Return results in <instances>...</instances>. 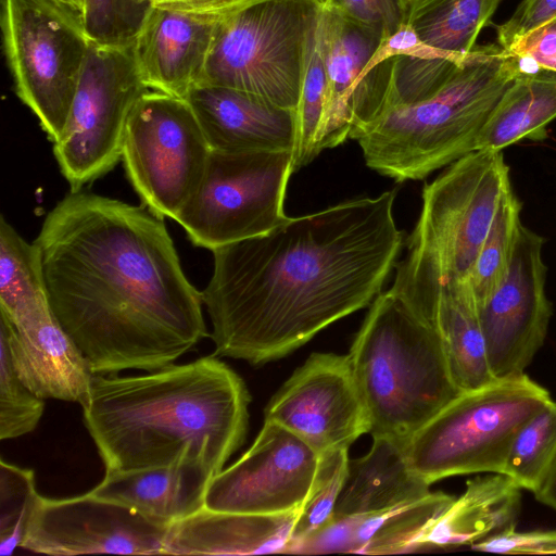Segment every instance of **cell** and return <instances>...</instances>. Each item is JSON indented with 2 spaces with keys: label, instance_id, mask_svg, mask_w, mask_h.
Listing matches in <instances>:
<instances>
[{
  "label": "cell",
  "instance_id": "cell-31",
  "mask_svg": "<svg viewBox=\"0 0 556 556\" xmlns=\"http://www.w3.org/2000/svg\"><path fill=\"white\" fill-rule=\"evenodd\" d=\"M522 203L511 190L502 201L490 231L469 274L478 307L485 303L505 279L520 226Z\"/></svg>",
  "mask_w": 556,
  "mask_h": 556
},
{
  "label": "cell",
  "instance_id": "cell-10",
  "mask_svg": "<svg viewBox=\"0 0 556 556\" xmlns=\"http://www.w3.org/2000/svg\"><path fill=\"white\" fill-rule=\"evenodd\" d=\"M211 151L187 100L148 90L130 113L122 161L142 205L177 220L201 186Z\"/></svg>",
  "mask_w": 556,
  "mask_h": 556
},
{
  "label": "cell",
  "instance_id": "cell-6",
  "mask_svg": "<svg viewBox=\"0 0 556 556\" xmlns=\"http://www.w3.org/2000/svg\"><path fill=\"white\" fill-rule=\"evenodd\" d=\"M513 190L503 150H476L422 189L421 211L395 265L399 281L467 280L504 198Z\"/></svg>",
  "mask_w": 556,
  "mask_h": 556
},
{
  "label": "cell",
  "instance_id": "cell-33",
  "mask_svg": "<svg viewBox=\"0 0 556 556\" xmlns=\"http://www.w3.org/2000/svg\"><path fill=\"white\" fill-rule=\"evenodd\" d=\"M40 496L34 470L0 459L1 556L22 546Z\"/></svg>",
  "mask_w": 556,
  "mask_h": 556
},
{
  "label": "cell",
  "instance_id": "cell-13",
  "mask_svg": "<svg viewBox=\"0 0 556 556\" xmlns=\"http://www.w3.org/2000/svg\"><path fill=\"white\" fill-rule=\"evenodd\" d=\"M395 55V47L381 31L326 4L328 96L320 152L355 139L388 110Z\"/></svg>",
  "mask_w": 556,
  "mask_h": 556
},
{
  "label": "cell",
  "instance_id": "cell-34",
  "mask_svg": "<svg viewBox=\"0 0 556 556\" xmlns=\"http://www.w3.org/2000/svg\"><path fill=\"white\" fill-rule=\"evenodd\" d=\"M348 462V450H338L320 455L314 482L300 509L285 554L291 545L332 521L345 478Z\"/></svg>",
  "mask_w": 556,
  "mask_h": 556
},
{
  "label": "cell",
  "instance_id": "cell-25",
  "mask_svg": "<svg viewBox=\"0 0 556 556\" xmlns=\"http://www.w3.org/2000/svg\"><path fill=\"white\" fill-rule=\"evenodd\" d=\"M369 452L349 459L333 519L376 514L424 498L430 483L409 466L405 442L372 438Z\"/></svg>",
  "mask_w": 556,
  "mask_h": 556
},
{
  "label": "cell",
  "instance_id": "cell-19",
  "mask_svg": "<svg viewBox=\"0 0 556 556\" xmlns=\"http://www.w3.org/2000/svg\"><path fill=\"white\" fill-rule=\"evenodd\" d=\"M224 18L149 5L132 39L135 62L143 85L187 100L201 83Z\"/></svg>",
  "mask_w": 556,
  "mask_h": 556
},
{
  "label": "cell",
  "instance_id": "cell-12",
  "mask_svg": "<svg viewBox=\"0 0 556 556\" xmlns=\"http://www.w3.org/2000/svg\"><path fill=\"white\" fill-rule=\"evenodd\" d=\"M148 90L137 70L132 41L91 42L65 128L53 143L71 191L81 190L122 160L130 113Z\"/></svg>",
  "mask_w": 556,
  "mask_h": 556
},
{
  "label": "cell",
  "instance_id": "cell-18",
  "mask_svg": "<svg viewBox=\"0 0 556 556\" xmlns=\"http://www.w3.org/2000/svg\"><path fill=\"white\" fill-rule=\"evenodd\" d=\"M0 339L18 378L37 396L78 403L83 409L89 405L94 374L50 305L16 323L0 312Z\"/></svg>",
  "mask_w": 556,
  "mask_h": 556
},
{
  "label": "cell",
  "instance_id": "cell-22",
  "mask_svg": "<svg viewBox=\"0 0 556 556\" xmlns=\"http://www.w3.org/2000/svg\"><path fill=\"white\" fill-rule=\"evenodd\" d=\"M219 511L205 506L172 523L165 555H256L285 553L300 514Z\"/></svg>",
  "mask_w": 556,
  "mask_h": 556
},
{
  "label": "cell",
  "instance_id": "cell-8",
  "mask_svg": "<svg viewBox=\"0 0 556 556\" xmlns=\"http://www.w3.org/2000/svg\"><path fill=\"white\" fill-rule=\"evenodd\" d=\"M0 25L15 93L54 143L91 45L83 12L62 0H1Z\"/></svg>",
  "mask_w": 556,
  "mask_h": 556
},
{
  "label": "cell",
  "instance_id": "cell-36",
  "mask_svg": "<svg viewBox=\"0 0 556 556\" xmlns=\"http://www.w3.org/2000/svg\"><path fill=\"white\" fill-rule=\"evenodd\" d=\"M148 7L143 0H85L83 16L91 42H131Z\"/></svg>",
  "mask_w": 556,
  "mask_h": 556
},
{
  "label": "cell",
  "instance_id": "cell-14",
  "mask_svg": "<svg viewBox=\"0 0 556 556\" xmlns=\"http://www.w3.org/2000/svg\"><path fill=\"white\" fill-rule=\"evenodd\" d=\"M543 243L540 235L521 225L505 279L478 307L495 379L523 374L546 339L553 307L545 290Z\"/></svg>",
  "mask_w": 556,
  "mask_h": 556
},
{
  "label": "cell",
  "instance_id": "cell-28",
  "mask_svg": "<svg viewBox=\"0 0 556 556\" xmlns=\"http://www.w3.org/2000/svg\"><path fill=\"white\" fill-rule=\"evenodd\" d=\"M501 0H412L406 25L437 55L463 61Z\"/></svg>",
  "mask_w": 556,
  "mask_h": 556
},
{
  "label": "cell",
  "instance_id": "cell-21",
  "mask_svg": "<svg viewBox=\"0 0 556 556\" xmlns=\"http://www.w3.org/2000/svg\"><path fill=\"white\" fill-rule=\"evenodd\" d=\"M390 288L434 327L451 376L460 392L495 379L488 364L478 305L469 279L445 285L393 281Z\"/></svg>",
  "mask_w": 556,
  "mask_h": 556
},
{
  "label": "cell",
  "instance_id": "cell-11",
  "mask_svg": "<svg viewBox=\"0 0 556 556\" xmlns=\"http://www.w3.org/2000/svg\"><path fill=\"white\" fill-rule=\"evenodd\" d=\"M293 152L212 150L195 195L176 220L193 245L219 247L280 225Z\"/></svg>",
  "mask_w": 556,
  "mask_h": 556
},
{
  "label": "cell",
  "instance_id": "cell-40",
  "mask_svg": "<svg viewBox=\"0 0 556 556\" xmlns=\"http://www.w3.org/2000/svg\"><path fill=\"white\" fill-rule=\"evenodd\" d=\"M507 52L517 58L521 73L556 72V20L531 31Z\"/></svg>",
  "mask_w": 556,
  "mask_h": 556
},
{
  "label": "cell",
  "instance_id": "cell-9",
  "mask_svg": "<svg viewBox=\"0 0 556 556\" xmlns=\"http://www.w3.org/2000/svg\"><path fill=\"white\" fill-rule=\"evenodd\" d=\"M324 0H258L224 18L199 86L238 89L296 110L305 45Z\"/></svg>",
  "mask_w": 556,
  "mask_h": 556
},
{
  "label": "cell",
  "instance_id": "cell-3",
  "mask_svg": "<svg viewBox=\"0 0 556 556\" xmlns=\"http://www.w3.org/2000/svg\"><path fill=\"white\" fill-rule=\"evenodd\" d=\"M250 393L217 356L139 376L96 374L84 424L105 473L201 460L216 476L243 444Z\"/></svg>",
  "mask_w": 556,
  "mask_h": 556
},
{
  "label": "cell",
  "instance_id": "cell-1",
  "mask_svg": "<svg viewBox=\"0 0 556 556\" xmlns=\"http://www.w3.org/2000/svg\"><path fill=\"white\" fill-rule=\"evenodd\" d=\"M34 243L50 308L94 375L162 369L210 336L202 293L146 206L71 191Z\"/></svg>",
  "mask_w": 556,
  "mask_h": 556
},
{
  "label": "cell",
  "instance_id": "cell-7",
  "mask_svg": "<svg viewBox=\"0 0 556 556\" xmlns=\"http://www.w3.org/2000/svg\"><path fill=\"white\" fill-rule=\"evenodd\" d=\"M553 399L525 372L460 392L405 443L410 468L427 482L503 473L520 428Z\"/></svg>",
  "mask_w": 556,
  "mask_h": 556
},
{
  "label": "cell",
  "instance_id": "cell-42",
  "mask_svg": "<svg viewBox=\"0 0 556 556\" xmlns=\"http://www.w3.org/2000/svg\"><path fill=\"white\" fill-rule=\"evenodd\" d=\"M533 494L539 502L556 510V455Z\"/></svg>",
  "mask_w": 556,
  "mask_h": 556
},
{
  "label": "cell",
  "instance_id": "cell-24",
  "mask_svg": "<svg viewBox=\"0 0 556 556\" xmlns=\"http://www.w3.org/2000/svg\"><path fill=\"white\" fill-rule=\"evenodd\" d=\"M455 496L431 492L424 498L366 516L332 519L319 530V553L388 555L415 552L420 535L450 507Z\"/></svg>",
  "mask_w": 556,
  "mask_h": 556
},
{
  "label": "cell",
  "instance_id": "cell-15",
  "mask_svg": "<svg viewBox=\"0 0 556 556\" xmlns=\"http://www.w3.org/2000/svg\"><path fill=\"white\" fill-rule=\"evenodd\" d=\"M169 526L90 492L40 496L21 548L53 556L165 555Z\"/></svg>",
  "mask_w": 556,
  "mask_h": 556
},
{
  "label": "cell",
  "instance_id": "cell-4",
  "mask_svg": "<svg viewBox=\"0 0 556 556\" xmlns=\"http://www.w3.org/2000/svg\"><path fill=\"white\" fill-rule=\"evenodd\" d=\"M519 74L517 58L500 46H475L438 92L388 110L356 136L366 165L404 182L476 151L483 125Z\"/></svg>",
  "mask_w": 556,
  "mask_h": 556
},
{
  "label": "cell",
  "instance_id": "cell-5",
  "mask_svg": "<svg viewBox=\"0 0 556 556\" xmlns=\"http://www.w3.org/2000/svg\"><path fill=\"white\" fill-rule=\"evenodd\" d=\"M348 356L372 438L406 443L460 393L437 330L391 288L372 301Z\"/></svg>",
  "mask_w": 556,
  "mask_h": 556
},
{
  "label": "cell",
  "instance_id": "cell-27",
  "mask_svg": "<svg viewBox=\"0 0 556 556\" xmlns=\"http://www.w3.org/2000/svg\"><path fill=\"white\" fill-rule=\"evenodd\" d=\"M556 118V72L519 74L483 125L476 150H503L522 139L542 141Z\"/></svg>",
  "mask_w": 556,
  "mask_h": 556
},
{
  "label": "cell",
  "instance_id": "cell-26",
  "mask_svg": "<svg viewBox=\"0 0 556 556\" xmlns=\"http://www.w3.org/2000/svg\"><path fill=\"white\" fill-rule=\"evenodd\" d=\"M521 490L504 473L467 480L465 492L420 535L415 551L471 546L515 529L521 510Z\"/></svg>",
  "mask_w": 556,
  "mask_h": 556
},
{
  "label": "cell",
  "instance_id": "cell-44",
  "mask_svg": "<svg viewBox=\"0 0 556 556\" xmlns=\"http://www.w3.org/2000/svg\"><path fill=\"white\" fill-rule=\"evenodd\" d=\"M143 1H144L146 3H148V2H147V0H143Z\"/></svg>",
  "mask_w": 556,
  "mask_h": 556
},
{
  "label": "cell",
  "instance_id": "cell-2",
  "mask_svg": "<svg viewBox=\"0 0 556 556\" xmlns=\"http://www.w3.org/2000/svg\"><path fill=\"white\" fill-rule=\"evenodd\" d=\"M395 198L348 200L213 250L201 292L213 355L260 366L371 304L404 242Z\"/></svg>",
  "mask_w": 556,
  "mask_h": 556
},
{
  "label": "cell",
  "instance_id": "cell-41",
  "mask_svg": "<svg viewBox=\"0 0 556 556\" xmlns=\"http://www.w3.org/2000/svg\"><path fill=\"white\" fill-rule=\"evenodd\" d=\"M258 0H147L150 7L175 12L227 17Z\"/></svg>",
  "mask_w": 556,
  "mask_h": 556
},
{
  "label": "cell",
  "instance_id": "cell-30",
  "mask_svg": "<svg viewBox=\"0 0 556 556\" xmlns=\"http://www.w3.org/2000/svg\"><path fill=\"white\" fill-rule=\"evenodd\" d=\"M40 258L3 216L0 219V312L12 323L48 305Z\"/></svg>",
  "mask_w": 556,
  "mask_h": 556
},
{
  "label": "cell",
  "instance_id": "cell-43",
  "mask_svg": "<svg viewBox=\"0 0 556 556\" xmlns=\"http://www.w3.org/2000/svg\"><path fill=\"white\" fill-rule=\"evenodd\" d=\"M68 4H71L72 7L76 8L77 10L79 11H84V8H85V0H62Z\"/></svg>",
  "mask_w": 556,
  "mask_h": 556
},
{
  "label": "cell",
  "instance_id": "cell-17",
  "mask_svg": "<svg viewBox=\"0 0 556 556\" xmlns=\"http://www.w3.org/2000/svg\"><path fill=\"white\" fill-rule=\"evenodd\" d=\"M320 455L285 427L264 420L250 448L211 482L205 507L275 515L301 508Z\"/></svg>",
  "mask_w": 556,
  "mask_h": 556
},
{
  "label": "cell",
  "instance_id": "cell-39",
  "mask_svg": "<svg viewBox=\"0 0 556 556\" xmlns=\"http://www.w3.org/2000/svg\"><path fill=\"white\" fill-rule=\"evenodd\" d=\"M471 548L514 555L556 554V530L519 532L515 528L478 542Z\"/></svg>",
  "mask_w": 556,
  "mask_h": 556
},
{
  "label": "cell",
  "instance_id": "cell-38",
  "mask_svg": "<svg viewBox=\"0 0 556 556\" xmlns=\"http://www.w3.org/2000/svg\"><path fill=\"white\" fill-rule=\"evenodd\" d=\"M556 20V0H522L513 15L498 25V46L510 51L523 37Z\"/></svg>",
  "mask_w": 556,
  "mask_h": 556
},
{
  "label": "cell",
  "instance_id": "cell-29",
  "mask_svg": "<svg viewBox=\"0 0 556 556\" xmlns=\"http://www.w3.org/2000/svg\"><path fill=\"white\" fill-rule=\"evenodd\" d=\"M328 81L326 72V4L323 1L309 28L300 98L296 108V143L293 172L309 164L319 153V140L327 110Z\"/></svg>",
  "mask_w": 556,
  "mask_h": 556
},
{
  "label": "cell",
  "instance_id": "cell-37",
  "mask_svg": "<svg viewBox=\"0 0 556 556\" xmlns=\"http://www.w3.org/2000/svg\"><path fill=\"white\" fill-rule=\"evenodd\" d=\"M338 14L389 37L407 21L412 0H325Z\"/></svg>",
  "mask_w": 556,
  "mask_h": 556
},
{
  "label": "cell",
  "instance_id": "cell-23",
  "mask_svg": "<svg viewBox=\"0 0 556 556\" xmlns=\"http://www.w3.org/2000/svg\"><path fill=\"white\" fill-rule=\"evenodd\" d=\"M215 477L206 463L186 459L167 466L105 473L89 492L172 525L205 506Z\"/></svg>",
  "mask_w": 556,
  "mask_h": 556
},
{
  "label": "cell",
  "instance_id": "cell-35",
  "mask_svg": "<svg viewBox=\"0 0 556 556\" xmlns=\"http://www.w3.org/2000/svg\"><path fill=\"white\" fill-rule=\"evenodd\" d=\"M45 412L37 396L17 376L7 343L0 339V439L30 433Z\"/></svg>",
  "mask_w": 556,
  "mask_h": 556
},
{
  "label": "cell",
  "instance_id": "cell-32",
  "mask_svg": "<svg viewBox=\"0 0 556 556\" xmlns=\"http://www.w3.org/2000/svg\"><path fill=\"white\" fill-rule=\"evenodd\" d=\"M556 455V402L553 400L518 431L503 473L521 489L534 492Z\"/></svg>",
  "mask_w": 556,
  "mask_h": 556
},
{
  "label": "cell",
  "instance_id": "cell-16",
  "mask_svg": "<svg viewBox=\"0 0 556 556\" xmlns=\"http://www.w3.org/2000/svg\"><path fill=\"white\" fill-rule=\"evenodd\" d=\"M264 420L305 441L319 455L349 450L369 424L348 355L313 353L271 397Z\"/></svg>",
  "mask_w": 556,
  "mask_h": 556
},
{
  "label": "cell",
  "instance_id": "cell-20",
  "mask_svg": "<svg viewBox=\"0 0 556 556\" xmlns=\"http://www.w3.org/2000/svg\"><path fill=\"white\" fill-rule=\"evenodd\" d=\"M187 101L212 150L294 151L296 110L261 96L226 87L198 86Z\"/></svg>",
  "mask_w": 556,
  "mask_h": 556
}]
</instances>
